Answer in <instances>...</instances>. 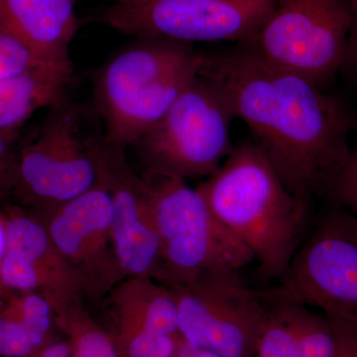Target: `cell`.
<instances>
[{
    "label": "cell",
    "mask_w": 357,
    "mask_h": 357,
    "mask_svg": "<svg viewBox=\"0 0 357 357\" xmlns=\"http://www.w3.org/2000/svg\"><path fill=\"white\" fill-rule=\"evenodd\" d=\"M34 357H74L73 356L72 345L66 342H55L47 345L44 349L37 354H33Z\"/></svg>",
    "instance_id": "25"
},
{
    "label": "cell",
    "mask_w": 357,
    "mask_h": 357,
    "mask_svg": "<svg viewBox=\"0 0 357 357\" xmlns=\"http://www.w3.org/2000/svg\"><path fill=\"white\" fill-rule=\"evenodd\" d=\"M76 0H0V34L22 45L41 64L72 66L79 29Z\"/></svg>",
    "instance_id": "11"
},
{
    "label": "cell",
    "mask_w": 357,
    "mask_h": 357,
    "mask_svg": "<svg viewBox=\"0 0 357 357\" xmlns=\"http://www.w3.org/2000/svg\"><path fill=\"white\" fill-rule=\"evenodd\" d=\"M176 357H220L213 352L197 349L180 340V344Z\"/></svg>",
    "instance_id": "26"
},
{
    "label": "cell",
    "mask_w": 357,
    "mask_h": 357,
    "mask_svg": "<svg viewBox=\"0 0 357 357\" xmlns=\"http://www.w3.org/2000/svg\"><path fill=\"white\" fill-rule=\"evenodd\" d=\"M357 195V149L351 152L344 173L338 180L332 197L342 203L345 199Z\"/></svg>",
    "instance_id": "23"
},
{
    "label": "cell",
    "mask_w": 357,
    "mask_h": 357,
    "mask_svg": "<svg viewBox=\"0 0 357 357\" xmlns=\"http://www.w3.org/2000/svg\"><path fill=\"white\" fill-rule=\"evenodd\" d=\"M197 190L215 218L251 251L261 273L280 281L302 244L311 202L289 191L249 139L234 147Z\"/></svg>",
    "instance_id": "2"
},
{
    "label": "cell",
    "mask_w": 357,
    "mask_h": 357,
    "mask_svg": "<svg viewBox=\"0 0 357 357\" xmlns=\"http://www.w3.org/2000/svg\"><path fill=\"white\" fill-rule=\"evenodd\" d=\"M279 282L282 299L357 323V215L338 210L321 218Z\"/></svg>",
    "instance_id": "8"
},
{
    "label": "cell",
    "mask_w": 357,
    "mask_h": 357,
    "mask_svg": "<svg viewBox=\"0 0 357 357\" xmlns=\"http://www.w3.org/2000/svg\"><path fill=\"white\" fill-rule=\"evenodd\" d=\"M126 354L128 357H176L180 340L178 337L146 332L128 331ZM181 340V338H180Z\"/></svg>",
    "instance_id": "19"
},
{
    "label": "cell",
    "mask_w": 357,
    "mask_h": 357,
    "mask_svg": "<svg viewBox=\"0 0 357 357\" xmlns=\"http://www.w3.org/2000/svg\"><path fill=\"white\" fill-rule=\"evenodd\" d=\"M275 303L256 344L257 357H300L295 323L296 304L282 299L274 292Z\"/></svg>",
    "instance_id": "14"
},
{
    "label": "cell",
    "mask_w": 357,
    "mask_h": 357,
    "mask_svg": "<svg viewBox=\"0 0 357 357\" xmlns=\"http://www.w3.org/2000/svg\"><path fill=\"white\" fill-rule=\"evenodd\" d=\"M234 119L227 96L199 75L165 116L134 145L147 171L182 178L208 177L234 149L229 139Z\"/></svg>",
    "instance_id": "6"
},
{
    "label": "cell",
    "mask_w": 357,
    "mask_h": 357,
    "mask_svg": "<svg viewBox=\"0 0 357 357\" xmlns=\"http://www.w3.org/2000/svg\"><path fill=\"white\" fill-rule=\"evenodd\" d=\"M72 347L74 357H119L110 338L91 326L77 331Z\"/></svg>",
    "instance_id": "21"
},
{
    "label": "cell",
    "mask_w": 357,
    "mask_h": 357,
    "mask_svg": "<svg viewBox=\"0 0 357 357\" xmlns=\"http://www.w3.org/2000/svg\"><path fill=\"white\" fill-rule=\"evenodd\" d=\"M6 252V225L0 222V262Z\"/></svg>",
    "instance_id": "27"
},
{
    "label": "cell",
    "mask_w": 357,
    "mask_h": 357,
    "mask_svg": "<svg viewBox=\"0 0 357 357\" xmlns=\"http://www.w3.org/2000/svg\"><path fill=\"white\" fill-rule=\"evenodd\" d=\"M114 203L103 182L58 206L48 234L54 248L66 262L84 268L112 236Z\"/></svg>",
    "instance_id": "12"
},
{
    "label": "cell",
    "mask_w": 357,
    "mask_h": 357,
    "mask_svg": "<svg viewBox=\"0 0 357 357\" xmlns=\"http://www.w3.org/2000/svg\"><path fill=\"white\" fill-rule=\"evenodd\" d=\"M52 110L18 153L15 185L34 201L57 208L100 184L102 141L84 138L79 110L66 100Z\"/></svg>",
    "instance_id": "10"
},
{
    "label": "cell",
    "mask_w": 357,
    "mask_h": 357,
    "mask_svg": "<svg viewBox=\"0 0 357 357\" xmlns=\"http://www.w3.org/2000/svg\"><path fill=\"white\" fill-rule=\"evenodd\" d=\"M15 310L26 328L44 344L52 325L51 303L37 294H29L16 304Z\"/></svg>",
    "instance_id": "20"
},
{
    "label": "cell",
    "mask_w": 357,
    "mask_h": 357,
    "mask_svg": "<svg viewBox=\"0 0 357 357\" xmlns=\"http://www.w3.org/2000/svg\"><path fill=\"white\" fill-rule=\"evenodd\" d=\"M145 195L160 238L157 278L168 287L204 274L241 271L251 251L215 218L198 190L184 178L147 171Z\"/></svg>",
    "instance_id": "4"
},
{
    "label": "cell",
    "mask_w": 357,
    "mask_h": 357,
    "mask_svg": "<svg viewBox=\"0 0 357 357\" xmlns=\"http://www.w3.org/2000/svg\"><path fill=\"white\" fill-rule=\"evenodd\" d=\"M178 337L220 357H255L270 307L266 294L251 288L239 271L204 274L173 286Z\"/></svg>",
    "instance_id": "7"
},
{
    "label": "cell",
    "mask_w": 357,
    "mask_h": 357,
    "mask_svg": "<svg viewBox=\"0 0 357 357\" xmlns=\"http://www.w3.org/2000/svg\"><path fill=\"white\" fill-rule=\"evenodd\" d=\"M139 39L105 64L96 79L103 140L122 148L151 130L199 76V55L190 44Z\"/></svg>",
    "instance_id": "3"
},
{
    "label": "cell",
    "mask_w": 357,
    "mask_h": 357,
    "mask_svg": "<svg viewBox=\"0 0 357 357\" xmlns=\"http://www.w3.org/2000/svg\"><path fill=\"white\" fill-rule=\"evenodd\" d=\"M6 251L15 253L33 263L43 277L44 283L51 276L55 263H49L55 250L48 231L31 218L14 217L6 225Z\"/></svg>",
    "instance_id": "15"
},
{
    "label": "cell",
    "mask_w": 357,
    "mask_h": 357,
    "mask_svg": "<svg viewBox=\"0 0 357 357\" xmlns=\"http://www.w3.org/2000/svg\"><path fill=\"white\" fill-rule=\"evenodd\" d=\"M198 55L199 76L227 96L289 191L309 202L314 195L332 196L351 154L354 119L344 105L239 45Z\"/></svg>",
    "instance_id": "1"
},
{
    "label": "cell",
    "mask_w": 357,
    "mask_h": 357,
    "mask_svg": "<svg viewBox=\"0 0 357 357\" xmlns=\"http://www.w3.org/2000/svg\"><path fill=\"white\" fill-rule=\"evenodd\" d=\"M351 20V0H275L264 24L239 46L321 88L344 69Z\"/></svg>",
    "instance_id": "5"
},
{
    "label": "cell",
    "mask_w": 357,
    "mask_h": 357,
    "mask_svg": "<svg viewBox=\"0 0 357 357\" xmlns=\"http://www.w3.org/2000/svg\"><path fill=\"white\" fill-rule=\"evenodd\" d=\"M351 27L347 41V58L344 68L349 70L357 79V1L351 3Z\"/></svg>",
    "instance_id": "24"
},
{
    "label": "cell",
    "mask_w": 357,
    "mask_h": 357,
    "mask_svg": "<svg viewBox=\"0 0 357 357\" xmlns=\"http://www.w3.org/2000/svg\"><path fill=\"white\" fill-rule=\"evenodd\" d=\"M357 0H351V3H354V2H356Z\"/></svg>",
    "instance_id": "30"
},
{
    "label": "cell",
    "mask_w": 357,
    "mask_h": 357,
    "mask_svg": "<svg viewBox=\"0 0 357 357\" xmlns=\"http://www.w3.org/2000/svg\"><path fill=\"white\" fill-rule=\"evenodd\" d=\"M116 4H121V6H128V4H136L139 2L145 1V0H114Z\"/></svg>",
    "instance_id": "29"
},
{
    "label": "cell",
    "mask_w": 357,
    "mask_h": 357,
    "mask_svg": "<svg viewBox=\"0 0 357 357\" xmlns=\"http://www.w3.org/2000/svg\"><path fill=\"white\" fill-rule=\"evenodd\" d=\"M295 323L299 340L300 357H333L335 335L326 314H316L295 303Z\"/></svg>",
    "instance_id": "16"
},
{
    "label": "cell",
    "mask_w": 357,
    "mask_h": 357,
    "mask_svg": "<svg viewBox=\"0 0 357 357\" xmlns=\"http://www.w3.org/2000/svg\"><path fill=\"white\" fill-rule=\"evenodd\" d=\"M72 66L39 64L0 79V132L20 130L37 110L65 100Z\"/></svg>",
    "instance_id": "13"
},
{
    "label": "cell",
    "mask_w": 357,
    "mask_h": 357,
    "mask_svg": "<svg viewBox=\"0 0 357 357\" xmlns=\"http://www.w3.org/2000/svg\"><path fill=\"white\" fill-rule=\"evenodd\" d=\"M0 280L6 287L22 292H30L44 283L38 268L9 251H6L0 262Z\"/></svg>",
    "instance_id": "18"
},
{
    "label": "cell",
    "mask_w": 357,
    "mask_h": 357,
    "mask_svg": "<svg viewBox=\"0 0 357 357\" xmlns=\"http://www.w3.org/2000/svg\"><path fill=\"white\" fill-rule=\"evenodd\" d=\"M344 206H347L349 211H352L354 215H357V195L349 197V198L345 199L342 203Z\"/></svg>",
    "instance_id": "28"
},
{
    "label": "cell",
    "mask_w": 357,
    "mask_h": 357,
    "mask_svg": "<svg viewBox=\"0 0 357 357\" xmlns=\"http://www.w3.org/2000/svg\"><path fill=\"white\" fill-rule=\"evenodd\" d=\"M275 0H145L115 4L103 21L138 38L246 43L269 17Z\"/></svg>",
    "instance_id": "9"
},
{
    "label": "cell",
    "mask_w": 357,
    "mask_h": 357,
    "mask_svg": "<svg viewBox=\"0 0 357 357\" xmlns=\"http://www.w3.org/2000/svg\"><path fill=\"white\" fill-rule=\"evenodd\" d=\"M328 319L335 335V354L333 357H357L356 321L335 317H328Z\"/></svg>",
    "instance_id": "22"
},
{
    "label": "cell",
    "mask_w": 357,
    "mask_h": 357,
    "mask_svg": "<svg viewBox=\"0 0 357 357\" xmlns=\"http://www.w3.org/2000/svg\"><path fill=\"white\" fill-rule=\"evenodd\" d=\"M42 344L23 325L15 309L0 314V356L31 357Z\"/></svg>",
    "instance_id": "17"
}]
</instances>
